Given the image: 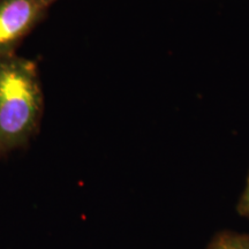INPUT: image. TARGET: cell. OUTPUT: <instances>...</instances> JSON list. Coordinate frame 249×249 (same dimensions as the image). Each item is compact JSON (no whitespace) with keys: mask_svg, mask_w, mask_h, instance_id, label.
I'll return each instance as SVG.
<instances>
[{"mask_svg":"<svg viewBox=\"0 0 249 249\" xmlns=\"http://www.w3.org/2000/svg\"><path fill=\"white\" fill-rule=\"evenodd\" d=\"M37 65L17 55L0 58V160L24 148L39 128L44 107Z\"/></svg>","mask_w":249,"mask_h":249,"instance_id":"obj_1","label":"cell"},{"mask_svg":"<svg viewBox=\"0 0 249 249\" xmlns=\"http://www.w3.org/2000/svg\"><path fill=\"white\" fill-rule=\"evenodd\" d=\"M58 0H0V58L15 55L28 34Z\"/></svg>","mask_w":249,"mask_h":249,"instance_id":"obj_2","label":"cell"},{"mask_svg":"<svg viewBox=\"0 0 249 249\" xmlns=\"http://www.w3.org/2000/svg\"><path fill=\"white\" fill-rule=\"evenodd\" d=\"M205 249H249V234L234 231H220L214 234Z\"/></svg>","mask_w":249,"mask_h":249,"instance_id":"obj_3","label":"cell"},{"mask_svg":"<svg viewBox=\"0 0 249 249\" xmlns=\"http://www.w3.org/2000/svg\"><path fill=\"white\" fill-rule=\"evenodd\" d=\"M236 213H238L239 216L249 218V174L244 192H242L240 198L238 201V204H236Z\"/></svg>","mask_w":249,"mask_h":249,"instance_id":"obj_4","label":"cell"}]
</instances>
